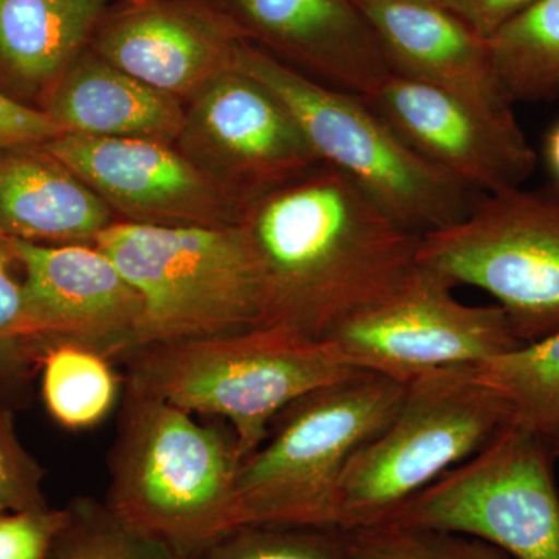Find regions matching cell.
Here are the masks:
<instances>
[{
  "instance_id": "obj_1",
  "label": "cell",
  "mask_w": 559,
  "mask_h": 559,
  "mask_svg": "<svg viewBox=\"0 0 559 559\" xmlns=\"http://www.w3.org/2000/svg\"><path fill=\"white\" fill-rule=\"evenodd\" d=\"M242 223L266 278V326L311 340L388 299L418 266L421 237L326 164L261 198Z\"/></svg>"
},
{
  "instance_id": "obj_2",
  "label": "cell",
  "mask_w": 559,
  "mask_h": 559,
  "mask_svg": "<svg viewBox=\"0 0 559 559\" xmlns=\"http://www.w3.org/2000/svg\"><path fill=\"white\" fill-rule=\"evenodd\" d=\"M109 460L106 506L183 559L240 527L234 432L202 426L189 412L127 388Z\"/></svg>"
},
{
  "instance_id": "obj_3",
  "label": "cell",
  "mask_w": 559,
  "mask_h": 559,
  "mask_svg": "<svg viewBox=\"0 0 559 559\" xmlns=\"http://www.w3.org/2000/svg\"><path fill=\"white\" fill-rule=\"evenodd\" d=\"M94 242L142 299L132 349L266 326V278L245 223L110 224Z\"/></svg>"
},
{
  "instance_id": "obj_4",
  "label": "cell",
  "mask_w": 559,
  "mask_h": 559,
  "mask_svg": "<svg viewBox=\"0 0 559 559\" xmlns=\"http://www.w3.org/2000/svg\"><path fill=\"white\" fill-rule=\"evenodd\" d=\"M128 388L230 423L241 462L294 401L345 380L349 367L329 342L286 326L132 349Z\"/></svg>"
},
{
  "instance_id": "obj_5",
  "label": "cell",
  "mask_w": 559,
  "mask_h": 559,
  "mask_svg": "<svg viewBox=\"0 0 559 559\" xmlns=\"http://www.w3.org/2000/svg\"><path fill=\"white\" fill-rule=\"evenodd\" d=\"M407 384L358 371L294 401L240 463L241 525L337 528L345 471L395 417Z\"/></svg>"
},
{
  "instance_id": "obj_6",
  "label": "cell",
  "mask_w": 559,
  "mask_h": 559,
  "mask_svg": "<svg viewBox=\"0 0 559 559\" xmlns=\"http://www.w3.org/2000/svg\"><path fill=\"white\" fill-rule=\"evenodd\" d=\"M234 64L285 106L322 164L355 180L419 237L459 223L481 197L418 156L360 95L241 44Z\"/></svg>"
},
{
  "instance_id": "obj_7",
  "label": "cell",
  "mask_w": 559,
  "mask_h": 559,
  "mask_svg": "<svg viewBox=\"0 0 559 559\" xmlns=\"http://www.w3.org/2000/svg\"><path fill=\"white\" fill-rule=\"evenodd\" d=\"M509 421L502 401L469 367L409 382L395 417L345 471L337 528L388 521L407 500L473 457Z\"/></svg>"
},
{
  "instance_id": "obj_8",
  "label": "cell",
  "mask_w": 559,
  "mask_h": 559,
  "mask_svg": "<svg viewBox=\"0 0 559 559\" xmlns=\"http://www.w3.org/2000/svg\"><path fill=\"white\" fill-rule=\"evenodd\" d=\"M418 264L495 297L522 344L559 333V183L481 194L447 229L423 235Z\"/></svg>"
},
{
  "instance_id": "obj_9",
  "label": "cell",
  "mask_w": 559,
  "mask_h": 559,
  "mask_svg": "<svg viewBox=\"0 0 559 559\" xmlns=\"http://www.w3.org/2000/svg\"><path fill=\"white\" fill-rule=\"evenodd\" d=\"M555 462L535 433L509 421L382 524L463 533L513 559H559Z\"/></svg>"
},
{
  "instance_id": "obj_10",
  "label": "cell",
  "mask_w": 559,
  "mask_h": 559,
  "mask_svg": "<svg viewBox=\"0 0 559 559\" xmlns=\"http://www.w3.org/2000/svg\"><path fill=\"white\" fill-rule=\"evenodd\" d=\"M454 283L418 264L392 296L337 326L326 342L353 369L409 384L476 367L522 347L506 311L466 305Z\"/></svg>"
},
{
  "instance_id": "obj_11",
  "label": "cell",
  "mask_w": 559,
  "mask_h": 559,
  "mask_svg": "<svg viewBox=\"0 0 559 559\" xmlns=\"http://www.w3.org/2000/svg\"><path fill=\"white\" fill-rule=\"evenodd\" d=\"M43 150L134 223L223 226L246 218L241 200L164 140L64 134Z\"/></svg>"
},
{
  "instance_id": "obj_12",
  "label": "cell",
  "mask_w": 559,
  "mask_h": 559,
  "mask_svg": "<svg viewBox=\"0 0 559 559\" xmlns=\"http://www.w3.org/2000/svg\"><path fill=\"white\" fill-rule=\"evenodd\" d=\"M418 156L477 194L524 186L536 168L521 127L489 119L468 103L392 72L362 97Z\"/></svg>"
},
{
  "instance_id": "obj_13",
  "label": "cell",
  "mask_w": 559,
  "mask_h": 559,
  "mask_svg": "<svg viewBox=\"0 0 559 559\" xmlns=\"http://www.w3.org/2000/svg\"><path fill=\"white\" fill-rule=\"evenodd\" d=\"M5 241L25 271L22 289L33 341L72 342L108 358H124L134 348L142 299L102 249Z\"/></svg>"
},
{
  "instance_id": "obj_14",
  "label": "cell",
  "mask_w": 559,
  "mask_h": 559,
  "mask_svg": "<svg viewBox=\"0 0 559 559\" xmlns=\"http://www.w3.org/2000/svg\"><path fill=\"white\" fill-rule=\"evenodd\" d=\"M393 72L468 103L503 127H521L487 40L436 0H352Z\"/></svg>"
},
{
  "instance_id": "obj_15",
  "label": "cell",
  "mask_w": 559,
  "mask_h": 559,
  "mask_svg": "<svg viewBox=\"0 0 559 559\" xmlns=\"http://www.w3.org/2000/svg\"><path fill=\"white\" fill-rule=\"evenodd\" d=\"M193 119L250 205L322 164L285 106L235 64L201 91Z\"/></svg>"
},
{
  "instance_id": "obj_16",
  "label": "cell",
  "mask_w": 559,
  "mask_h": 559,
  "mask_svg": "<svg viewBox=\"0 0 559 559\" xmlns=\"http://www.w3.org/2000/svg\"><path fill=\"white\" fill-rule=\"evenodd\" d=\"M238 44L215 22L173 5L128 11L103 31L106 62L165 94L202 91L234 68Z\"/></svg>"
},
{
  "instance_id": "obj_17",
  "label": "cell",
  "mask_w": 559,
  "mask_h": 559,
  "mask_svg": "<svg viewBox=\"0 0 559 559\" xmlns=\"http://www.w3.org/2000/svg\"><path fill=\"white\" fill-rule=\"evenodd\" d=\"M272 43L307 62L334 90L366 97L393 72L352 0H235Z\"/></svg>"
},
{
  "instance_id": "obj_18",
  "label": "cell",
  "mask_w": 559,
  "mask_h": 559,
  "mask_svg": "<svg viewBox=\"0 0 559 559\" xmlns=\"http://www.w3.org/2000/svg\"><path fill=\"white\" fill-rule=\"evenodd\" d=\"M109 205L47 151H0V235L20 240H95Z\"/></svg>"
},
{
  "instance_id": "obj_19",
  "label": "cell",
  "mask_w": 559,
  "mask_h": 559,
  "mask_svg": "<svg viewBox=\"0 0 559 559\" xmlns=\"http://www.w3.org/2000/svg\"><path fill=\"white\" fill-rule=\"evenodd\" d=\"M68 134L168 140L187 119L173 95L114 68L103 58L70 66L51 94L49 110Z\"/></svg>"
},
{
  "instance_id": "obj_20",
  "label": "cell",
  "mask_w": 559,
  "mask_h": 559,
  "mask_svg": "<svg viewBox=\"0 0 559 559\" xmlns=\"http://www.w3.org/2000/svg\"><path fill=\"white\" fill-rule=\"evenodd\" d=\"M117 2L0 0V62L24 83L57 79Z\"/></svg>"
},
{
  "instance_id": "obj_21",
  "label": "cell",
  "mask_w": 559,
  "mask_h": 559,
  "mask_svg": "<svg viewBox=\"0 0 559 559\" xmlns=\"http://www.w3.org/2000/svg\"><path fill=\"white\" fill-rule=\"evenodd\" d=\"M471 373L502 401L510 421L559 459V333L489 359Z\"/></svg>"
},
{
  "instance_id": "obj_22",
  "label": "cell",
  "mask_w": 559,
  "mask_h": 559,
  "mask_svg": "<svg viewBox=\"0 0 559 559\" xmlns=\"http://www.w3.org/2000/svg\"><path fill=\"white\" fill-rule=\"evenodd\" d=\"M487 43L511 102L559 100V0H536Z\"/></svg>"
},
{
  "instance_id": "obj_23",
  "label": "cell",
  "mask_w": 559,
  "mask_h": 559,
  "mask_svg": "<svg viewBox=\"0 0 559 559\" xmlns=\"http://www.w3.org/2000/svg\"><path fill=\"white\" fill-rule=\"evenodd\" d=\"M43 395L60 425L87 429L112 411L119 381L108 356L84 345L57 342L43 358Z\"/></svg>"
},
{
  "instance_id": "obj_24",
  "label": "cell",
  "mask_w": 559,
  "mask_h": 559,
  "mask_svg": "<svg viewBox=\"0 0 559 559\" xmlns=\"http://www.w3.org/2000/svg\"><path fill=\"white\" fill-rule=\"evenodd\" d=\"M47 559H183L168 544L124 524L105 500L76 498Z\"/></svg>"
},
{
  "instance_id": "obj_25",
  "label": "cell",
  "mask_w": 559,
  "mask_h": 559,
  "mask_svg": "<svg viewBox=\"0 0 559 559\" xmlns=\"http://www.w3.org/2000/svg\"><path fill=\"white\" fill-rule=\"evenodd\" d=\"M344 533L348 559H513L487 540L448 530L378 524Z\"/></svg>"
},
{
  "instance_id": "obj_26",
  "label": "cell",
  "mask_w": 559,
  "mask_h": 559,
  "mask_svg": "<svg viewBox=\"0 0 559 559\" xmlns=\"http://www.w3.org/2000/svg\"><path fill=\"white\" fill-rule=\"evenodd\" d=\"M194 559H348L341 528L240 525Z\"/></svg>"
},
{
  "instance_id": "obj_27",
  "label": "cell",
  "mask_w": 559,
  "mask_h": 559,
  "mask_svg": "<svg viewBox=\"0 0 559 559\" xmlns=\"http://www.w3.org/2000/svg\"><path fill=\"white\" fill-rule=\"evenodd\" d=\"M40 480L43 469L22 448L10 415L0 411V503L9 511L49 509Z\"/></svg>"
},
{
  "instance_id": "obj_28",
  "label": "cell",
  "mask_w": 559,
  "mask_h": 559,
  "mask_svg": "<svg viewBox=\"0 0 559 559\" xmlns=\"http://www.w3.org/2000/svg\"><path fill=\"white\" fill-rule=\"evenodd\" d=\"M66 511H5L0 514V559H47Z\"/></svg>"
},
{
  "instance_id": "obj_29",
  "label": "cell",
  "mask_w": 559,
  "mask_h": 559,
  "mask_svg": "<svg viewBox=\"0 0 559 559\" xmlns=\"http://www.w3.org/2000/svg\"><path fill=\"white\" fill-rule=\"evenodd\" d=\"M64 134L49 112L28 108L0 92V151L44 146Z\"/></svg>"
},
{
  "instance_id": "obj_30",
  "label": "cell",
  "mask_w": 559,
  "mask_h": 559,
  "mask_svg": "<svg viewBox=\"0 0 559 559\" xmlns=\"http://www.w3.org/2000/svg\"><path fill=\"white\" fill-rule=\"evenodd\" d=\"M11 259L5 237L0 235V345L33 341L24 289L10 274Z\"/></svg>"
},
{
  "instance_id": "obj_31",
  "label": "cell",
  "mask_w": 559,
  "mask_h": 559,
  "mask_svg": "<svg viewBox=\"0 0 559 559\" xmlns=\"http://www.w3.org/2000/svg\"><path fill=\"white\" fill-rule=\"evenodd\" d=\"M441 7L465 22L466 25L488 40L507 22L528 9L536 0H437Z\"/></svg>"
},
{
  "instance_id": "obj_32",
  "label": "cell",
  "mask_w": 559,
  "mask_h": 559,
  "mask_svg": "<svg viewBox=\"0 0 559 559\" xmlns=\"http://www.w3.org/2000/svg\"><path fill=\"white\" fill-rule=\"evenodd\" d=\"M544 156H546L549 170L554 175V182L559 183V121L546 135L544 143Z\"/></svg>"
},
{
  "instance_id": "obj_33",
  "label": "cell",
  "mask_w": 559,
  "mask_h": 559,
  "mask_svg": "<svg viewBox=\"0 0 559 559\" xmlns=\"http://www.w3.org/2000/svg\"><path fill=\"white\" fill-rule=\"evenodd\" d=\"M5 511L9 510H7L5 507H3L2 503H0V514L5 513Z\"/></svg>"
},
{
  "instance_id": "obj_34",
  "label": "cell",
  "mask_w": 559,
  "mask_h": 559,
  "mask_svg": "<svg viewBox=\"0 0 559 559\" xmlns=\"http://www.w3.org/2000/svg\"><path fill=\"white\" fill-rule=\"evenodd\" d=\"M558 487H559V480H558Z\"/></svg>"
},
{
  "instance_id": "obj_35",
  "label": "cell",
  "mask_w": 559,
  "mask_h": 559,
  "mask_svg": "<svg viewBox=\"0 0 559 559\" xmlns=\"http://www.w3.org/2000/svg\"><path fill=\"white\" fill-rule=\"evenodd\" d=\"M436 2H437V0H436Z\"/></svg>"
}]
</instances>
